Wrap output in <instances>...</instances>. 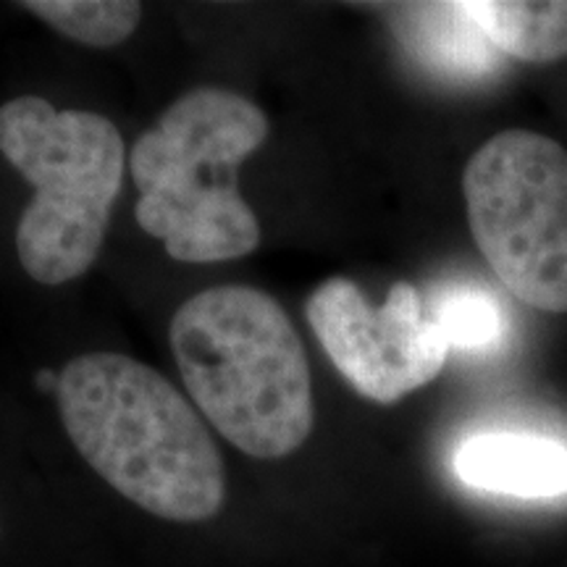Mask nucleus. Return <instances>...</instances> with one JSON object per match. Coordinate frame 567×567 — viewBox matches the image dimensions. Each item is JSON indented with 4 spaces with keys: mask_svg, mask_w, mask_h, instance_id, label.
Returning a JSON list of instances; mask_svg holds the SVG:
<instances>
[{
    "mask_svg": "<svg viewBox=\"0 0 567 567\" xmlns=\"http://www.w3.org/2000/svg\"><path fill=\"white\" fill-rule=\"evenodd\" d=\"M431 321L439 326L450 350H492L507 334V313L494 295L476 287L444 289L431 305Z\"/></svg>",
    "mask_w": 567,
    "mask_h": 567,
    "instance_id": "obj_11",
    "label": "nucleus"
},
{
    "mask_svg": "<svg viewBox=\"0 0 567 567\" xmlns=\"http://www.w3.org/2000/svg\"><path fill=\"white\" fill-rule=\"evenodd\" d=\"M457 478L471 488L515 499H555L567 494V446L547 436L492 431L460 444Z\"/></svg>",
    "mask_w": 567,
    "mask_h": 567,
    "instance_id": "obj_7",
    "label": "nucleus"
},
{
    "mask_svg": "<svg viewBox=\"0 0 567 567\" xmlns=\"http://www.w3.org/2000/svg\"><path fill=\"white\" fill-rule=\"evenodd\" d=\"M305 316L354 392L381 405L431 384L450 354L421 292L408 281H396L375 308L352 279L334 276L308 297Z\"/></svg>",
    "mask_w": 567,
    "mask_h": 567,
    "instance_id": "obj_6",
    "label": "nucleus"
},
{
    "mask_svg": "<svg viewBox=\"0 0 567 567\" xmlns=\"http://www.w3.org/2000/svg\"><path fill=\"white\" fill-rule=\"evenodd\" d=\"M38 386L42 389V392H59V375H55L53 371H40Z\"/></svg>",
    "mask_w": 567,
    "mask_h": 567,
    "instance_id": "obj_12",
    "label": "nucleus"
},
{
    "mask_svg": "<svg viewBox=\"0 0 567 567\" xmlns=\"http://www.w3.org/2000/svg\"><path fill=\"white\" fill-rule=\"evenodd\" d=\"M266 113L231 90L200 87L163 111L130 155L140 229L182 264H224L258 250L260 224L237 168L268 140Z\"/></svg>",
    "mask_w": 567,
    "mask_h": 567,
    "instance_id": "obj_3",
    "label": "nucleus"
},
{
    "mask_svg": "<svg viewBox=\"0 0 567 567\" xmlns=\"http://www.w3.org/2000/svg\"><path fill=\"white\" fill-rule=\"evenodd\" d=\"M168 342L213 429L258 460L292 455L316 423L302 339L271 295L210 287L176 308Z\"/></svg>",
    "mask_w": 567,
    "mask_h": 567,
    "instance_id": "obj_2",
    "label": "nucleus"
},
{
    "mask_svg": "<svg viewBox=\"0 0 567 567\" xmlns=\"http://www.w3.org/2000/svg\"><path fill=\"white\" fill-rule=\"evenodd\" d=\"M21 9L90 48L122 45L142 21V6L132 0H30Z\"/></svg>",
    "mask_w": 567,
    "mask_h": 567,
    "instance_id": "obj_10",
    "label": "nucleus"
},
{
    "mask_svg": "<svg viewBox=\"0 0 567 567\" xmlns=\"http://www.w3.org/2000/svg\"><path fill=\"white\" fill-rule=\"evenodd\" d=\"M478 250L523 305L567 313V153L509 130L481 145L463 174Z\"/></svg>",
    "mask_w": 567,
    "mask_h": 567,
    "instance_id": "obj_5",
    "label": "nucleus"
},
{
    "mask_svg": "<svg viewBox=\"0 0 567 567\" xmlns=\"http://www.w3.org/2000/svg\"><path fill=\"white\" fill-rule=\"evenodd\" d=\"M0 153L34 189L13 237L21 268L45 287L80 279L101 255L122 193L126 153L116 124L21 95L0 105Z\"/></svg>",
    "mask_w": 567,
    "mask_h": 567,
    "instance_id": "obj_4",
    "label": "nucleus"
},
{
    "mask_svg": "<svg viewBox=\"0 0 567 567\" xmlns=\"http://www.w3.org/2000/svg\"><path fill=\"white\" fill-rule=\"evenodd\" d=\"M402 40L429 66L457 76H478L494 69V45L465 17L460 3L402 6Z\"/></svg>",
    "mask_w": 567,
    "mask_h": 567,
    "instance_id": "obj_9",
    "label": "nucleus"
},
{
    "mask_svg": "<svg viewBox=\"0 0 567 567\" xmlns=\"http://www.w3.org/2000/svg\"><path fill=\"white\" fill-rule=\"evenodd\" d=\"M63 429L92 471L155 517L203 523L221 513V452L197 410L155 368L87 352L59 373Z\"/></svg>",
    "mask_w": 567,
    "mask_h": 567,
    "instance_id": "obj_1",
    "label": "nucleus"
},
{
    "mask_svg": "<svg viewBox=\"0 0 567 567\" xmlns=\"http://www.w3.org/2000/svg\"><path fill=\"white\" fill-rule=\"evenodd\" d=\"M460 9L509 59L551 63L567 55V0H463Z\"/></svg>",
    "mask_w": 567,
    "mask_h": 567,
    "instance_id": "obj_8",
    "label": "nucleus"
}]
</instances>
